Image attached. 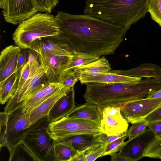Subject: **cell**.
Segmentation results:
<instances>
[{
    "instance_id": "15",
    "label": "cell",
    "mask_w": 161,
    "mask_h": 161,
    "mask_svg": "<svg viewBox=\"0 0 161 161\" xmlns=\"http://www.w3.org/2000/svg\"><path fill=\"white\" fill-rule=\"evenodd\" d=\"M21 48L13 45L6 47L0 55V89L16 72Z\"/></svg>"
},
{
    "instance_id": "10",
    "label": "cell",
    "mask_w": 161,
    "mask_h": 161,
    "mask_svg": "<svg viewBox=\"0 0 161 161\" xmlns=\"http://www.w3.org/2000/svg\"><path fill=\"white\" fill-rule=\"evenodd\" d=\"M161 107V98L147 97L130 102L120 108L123 117L131 124L144 121L145 118Z\"/></svg>"
},
{
    "instance_id": "35",
    "label": "cell",
    "mask_w": 161,
    "mask_h": 161,
    "mask_svg": "<svg viewBox=\"0 0 161 161\" xmlns=\"http://www.w3.org/2000/svg\"><path fill=\"white\" fill-rule=\"evenodd\" d=\"M30 75V69L28 62L24 65L19 71L17 88L15 93L17 92L23 86L28 79Z\"/></svg>"
},
{
    "instance_id": "31",
    "label": "cell",
    "mask_w": 161,
    "mask_h": 161,
    "mask_svg": "<svg viewBox=\"0 0 161 161\" xmlns=\"http://www.w3.org/2000/svg\"><path fill=\"white\" fill-rule=\"evenodd\" d=\"M148 123L144 120L132 124V125L128 130L129 140L133 139L144 132L147 129Z\"/></svg>"
},
{
    "instance_id": "23",
    "label": "cell",
    "mask_w": 161,
    "mask_h": 161,
    "mask_svg": "<svg viewBox=\"0 0 161 161\" xmlns=\"http://www.w3.org/2000/svg\"><path fill=\"white\" fill-rule=\"evenodd\" d=\"M128 123L120 115L102 116L101 125L104 133L109 136L118 135L128 130Z\"/></svg>"
},
{
    "instance_id": "5",
    "label": "cell",
    "mask_w": 161,
    "mask_h": 161,
    "mask_svg": "<svg viewBox=\"0 0 161 161\" xmlns=\"http://www.w3.org/2000/svg\"><path fill=\"white\" fill-rule=\"evenodd\" d=\"M50 122L47 114L31 125L21 142L35 161H54L55 141L47 131Z\"/></svg>"
},
{
    "instance_id": "30",
    "label": "cell",
    "mask_w": 161,
    "mask_h": 161,
    "mask_svg": "<svg viewBox=\"0 0 161 161\" xmlns=\"http://www.w3.org/2000/svg\"><path fill=\"white\" fill-rule=\"evenodd\" d=\"M128 137V135L124 136L108 144L102 157L107 155H111L119 152L125 143V140Z\"/></svg>"
},
{
    "instance_id": "20",
    "label": "cell",
    "mask_w": 161,
    "mask_h": 161,
    "mask_svg": "<svg viewBox=\"0 0 161 161\" xmlns=\"http://www.w3.org/2000/svg\"><path fill=\"white\" fill-rule=\"evenodd\" d=\"M70 88L69 87L64 86L31 111L30 115V125L48 114L49 111L56 102L65 94Z\"/></svg>"
},
{
    "instance_id": "25",
    "label": "cell",
    "mask_w": 161,
    "mask_h": 161,
    "mask_svg": "<svg viewBox=\"0 0 161 161\" xmlns=\"http://www.w3.org/2000/svg\"><path fill=\"white\" fill-rule=\"evenodd\" d=\"M19 72L13 74L8 79L3 87L0 89V103L4 104L16 91Z\"/></svg>"
},
{
    "instance_id": "16",
    "label": "cell",
    "mask_w": 161,
    "mask_h": 161,
    "mask_svg": "<svg viewBox=\"0 0 161 161\" xmlns=\"http://www.w3.org/2000/svg\"><path fill=\"white\" fill-rule=\"evenodd\" d=\"M74 87L60 98L49 111L48 115L51 122L65 116L76 107Z\"/></svg>"
},
{
    "instance_id": "37",
    "label": "cell",
    "mask_w": 161,
    "mask_h": 161,
    "mask_svg": "<svg viewBox=\"0 0 161 161\" xmlns=\"http://www.w3.org/2000/svg\"><path fill=\"white\" fill-rule=\"evenodd\" d=\"M128 135V130L119 135L108 136L104 133L98 135L97 140L103 143L107 144L121 137Z\"/></svg>"
},
{
    "instance_id": "34",
    "label": "cell",
    "mask_w": 161,
    "mask_h": 161,
    "mask_svg": "<svg viewBox=\"0 0 161 161\" xmlns=\"http://www.w3.org/2000/svg\"><path fill=\"white\" fill-rule=\"evenodd\" d=\"M79 80V75L76 71L75 70H69L60 82L64 86L71 88Z\"/></svg>"
},
{
    "instance_id": "32",
    "label": "cell",
    "mask_w": 161,
    "mask_h": 161,
    "mask_svg": "<svg viewBox=\"0 0 161 161\" xmlns=\"http://www.w3.org/2000/svg\"><path fill=\"white\" fill-rule=\"evenodd\" d=\"M107 144L102 143L89 149L86 155V161H94L102 157Z\"/></svg>"
},
{
    "instance_id": "3",
    "label": "cell",
    "mask_w": 161,
    "mask_h": 161,
    "mask_svg": "<svg viewBox=\"0 0 161 161\" xmlns=\"http://www.w3.org/2000/svg\"><path fill=\"white\" fill-rule=\"evenodd\" d=\"M84 95L86 103L95 104L102 110L109 106L122 108L130 102L146 97L147 88L139 81L135 84L88 83Z\"/></svg>"
},
{
    "instance_id": "33",
    "label": "cell",
    "mask_w": 161,
    "mask_h": 161,
    "mask_svg": "<svg viewBox=\"0 0 161 161\" xmlns=\"http://www.w3.org/2000/svg\"><path fill=\"white\" fill-rule=\"evenodd\" d=\"M37 11L51 13L58 3V0H34Z\"/></svg>"
},
{
    "instance_id": "1",
    "label": "cell",
    "mask_w": 161,
    "mask_h": 161,
    "mask_svg": "<svg viewBox=\"0 0 161 161\" xmlns=\"http://www.w3.org/2000/svg\"><path fill=\"white\" fill-rule=\"evenodd\" d=\"M55 17L73 50L99 57L114 54L127 31L87 14L58 11Z\"/></svg>"
},
{
    "instance_id": "14",
    "label": "cell",
    "mask_w": 161,
    "mask_h": 161,
    "mask_svg": "<svg viewBox=\"0 0 161 161\" xmlns=\"http://www.w3.org/2000/svg\"><path fill=\"white\" fill-rule=\"evenodd\" d=\"M64 86L61 82L49 83L46 79L20 104L22 112H31Z\"/></svg>"
},
{
    "instance_id": "42",
    "label": "cell",
    "mask_w": 161,
    "mask_h": 161,
    "mask_svg": "<svg viewBox=\"0 0 161 161\" xmlns=\"http://www.w3.org/2000/svg\"><path fill=\"white\" fill-rule=\"evenodd\" d=\"M111 161H128L126 158L121 156L119 153H115L111 155Z\"/></svg>"
},
{
    "instance_id": "26",
    "label": "cell",
    "mask_w": 161,
    "mask_h": 161,
    "mask_svg": "<svg viewBox=\"0 0 161 161\" xmlns=\"http://www.w3.org/2000/svg\"><path fill=\"white\" fill-rule=\"evenodd\" d=\"M77 152L66 144L59 142H55L54 161H70Z\"/></svg>"
},
{
    "instance_id": "21",
    "label": "cell",
    "mask_w": 161,
    "mask_h": 161,
    "mask_svg": "<svg viewBox=\"0 0 161 161\" xmlns=\"http://www.w3.org/2000/svg\"><path fill=\"white\" fill-rule=\"evenodd\" d=\"M112 70L108 60L102 56L98 60L87 64L80 66L74 70L79 75V80L101 74L108 72Z\"/></svg>"
},
{
    "instance_id": "41",
    "label": "cell",
    "mask_w": 161,
    "mask_h": 161,
    "mask_svg": "<svg viewBox=\"0 0 161 161\" xmlns=\"http://www.w3.org/2000/svg\"><path fill=\"white\" fill-rule=\"evenodd\" d=\"M89 149L83 151L77 152L76 154L71 159L70 161H86L87 152Z\"/></svg>"
},
{
    "instance_id": "13",
    "label": "cell",
    "mask_w": 161,
    "mask_h": 161,
    "mask_svg": "<svg viewBox=\"0 0 161 161\" xmlns=\"http://www.w3.org/2000/svg\"><path fill=\"white\" fill-rule=\"evenodd\" d=\"M154 139L149 129L141 135L125 142L119 153L128 161H137L144 157L143 154L149 144Z\"/></svg>"
},
{
    "instance_id": "4",
    "label": "cell",
    "mask_w": 161,
    "mask_h": 161,
    "mask_svg": "<svg viewBox=\"0 0 161 161\" xmlns=\"http://www.w3.org/2000/svg\"><path fill=\"white\" fill-rule=\"evenodd\" d=\"M62 34L55 16L47 13H38L19 24L12 34V39L16 46L27 49L36 39Z\"/></svg>"
},
{
    "instance_id": "6",
    "label": "cell",
    "mask_w": 161,
    "mask_h": 161,
    "mask_svg": "<svg viewBox=\"0 0 161 161\" xmlns=\"http://www.w3.org/2000/svg\"><path fill=\"white\" fill-rule=\"evenodd\" d=\"M47 131L55 141L78 135H98L104 133L101 125L84 119L66 116L48 125Z\"/></svg>"
},
{
    "instance_id": "2",
    "label": "cell",
    "mask_w": 161,
    "mask_h": 161,
    "mask_svg": "<svg viewBox=\"0 0 161 161\" xmlns=\"http://www.w3.org/2000/svg\"><path fill=\"white\" fill-rule=\"evenodd\" d=\"M149 0H86L84 14L129 29L144 18Z\"/></svg>"
},
{
    "instance_id": "43",
    "label": "cell",
    "mask_w": 161,
    "mask_h": 161,
    "mask_svg": "<svg viewBox=\"0 0 161 161\" xmlns=\"http://www.w3.org/2000/svg\"><path fill=\"white\" fill-rule=\"evenodd\" d=\"M146 97L149 98H161V89L150 93L147 95Z\"/></svg>"
},
{
    "instance_id": "7",
    "label": "cell",
    "mask_w": 161,
    "mask_h": 161,
    "mask_svg": "<svg viewBox=\"0 0 161 161\" xmlns=\"http://www.w3.org/2000/svg\"><path fill=\"white\" fill-rule=\"evenodd\" d=\"M30 113H23L19 106L10 114L7 125L0 128V144L10 152L21 143L30 126Z\"/></svg>"
},
{
    "instance_id": "19",
    "label": "cell",
    "mask_w": 161,
    "mask_h": 161,
    "mask_svg": "<svg viewBox=\"0 0 161 161\" xmlns=\"http://www.w3.org/2000/svg\"><path fill=\"white\" fill-rule=\"evenodd\" d=\"M66 116L69 118L88 120L101 124L102 110L95 104L86 103L76 107Z\"/></svg>"
},
{
    "instance_id": "11",
    "label": "cell",
    "mask_w": 161,
    "mask_h": 161,
    "mask_svg": "<svg viewBox=\"0 0 161 161\" xmlns=\"http://www.w3.org/2000/svg\"><path fill=\"white\" fill-rule=\"evenodd\" d=\"M46 80L45 71L41 65L36 70L30 72V76L23 86L8 101L4 112L10 114L14 111Z\"/></svg>"
},
{
    "instance_id": "40",
    "label": "cell",
    "mask_w": 161,
    "mask_h": 161,
    "mask_svg": "<svg viewBox=\"0 0 161 161\" xmlns=\"http://www.w3.org/2000/svg\"><path fill=\"white\" fill-rule=\"evenodd\" d=\"M144 120L148 123L161 121V107L148 115Z\"/></svg>"
},
{
    "instance_id": "12",
    "label": "cell",
    "mask_w": 161,
    "mask_h": 161,
    "mask_svg": "<svg viewBox=\"0 0 161 161\" xmlns=\"http://www.w3.org/2000/svg\"><path fill=\"white\" fill-rule=\"evenodd\" d=\"M29 48L37 53L55 55H71L73 51L69 43L61 34L36 39L31 43Z\"/></svg>"
},
{
    "instance_id": "8",
    "label": "cell",
    "mask_w": 161,
    "mask_h": 161,
    "mask_svg": "<svg viewBox=\"0 0 161 161\" xmlns=\"http://www.w3.org/2000/svg\"><path fill=\"white\" fill-rule=\"evenodd\" d=\"M5 20L14 25L30 17L37 10L34 0H0Z\"/></svg>"
},
{
    "instance_id": "38",
    "label": "cell",
    "mask_w": 161,
    "mask_h": 161,
    "mask_svg": "<svg viewBox=\"0 0 161 161\" xmlns=\"http://www.w3.org/2000/svg\"><path fill=\"white\" fill-rule=\"evenodd\" d=\"M29 52V48H21L15 73L19 72L21 67L28 62Z\"/></svg>"
},
{
    "instance_id": "36",
    "label": "cell",
    "mask_w": 161,
    "mask_h": 161,
    "mask_svg": "<svg viewBox=\"0 0 161 161\" xmlns=\"http://www.w3.org/2000/svg\"><path fill=\"white\" fill-rule=\"evenodd\" d=\"M29 48V61L30 72L37 69L41 65L37 53L34 50Z\"/></svg>"
},
{
    "instance_id": "22",
    "label": "cell",
    "mask_w": 161,
    "mask_h": 161,
    "mask_svg": "<svg viewBox=\"0 0 161 161\" xmlns=\"http://www.w3.org/2000/svg\"><path fill=\"white\" fill-rule=\"evenodd\" d=\"M98 135H76L57 142L66 144L79 152L103 143L97 141Z\"/></svg>"
},
{
    "instance_id": "29",
    "label": "cell",
    "mask_w": 161,
    "mask_h": 161,
    "mask_svg": "<svg viewBox=\"0 0 161 161\" xmlns=\"http://www.w3.org/2000/svg\"><path fill=\"white\" fill-rule=\"evenodd\" d=\"M144 157L161 159V138L154 139L148 145Z\"/></svg>"
},
{
    "instance_id": "39",
    "label": "cell",
    "mask_w": 161,
    "mask_h": 161,
    "mask_svg": "<svg viewBox=\"0 0 161 161\" xmlns=\"http://www.w3.org/2000/svg\"><path fill=\"white\" fill-rule=\"evenodd\" d=\"M147 127L153 133L154 139L161 138V121L148 123Z\"/></svg>"
},
{
    "instance_id": "17",
    "label": "cell",
    "mask_w": 161,
    "mask_h": 161,
    "mask_svg": "<svg viewBox=\"0 0 161 161\" xmlns=\"http://www.w3.org/2000/svg\"><path fill=\"white\" fill-rule=\"evenodd\" d=\"M134 77L161 78V68L156 64L144 63L128 70H111L109 72Z\"/></svg>"
},
{
    "instance_id": "28",
    "label": "cell",
    "mask_w": 161,
    "mask_h": 161,
    "mask_svg": "<svg viewBox=\"0 0 161 161\" xmlns=\"http://www.w3.org/2000/svg\"><path fill=\"white\" fill-rule=\"evenodd\" d=\"M147 11L152 19L161 27V0H149Z\"/></svg>"
},
{
    "instance_id": "27",
    "label": "cell",
    "mask_w": 161,
    "mask_h": 161,
    "mask_svg": "<svg viewBox=\"0 0 161 161\" xmlns=\"http://www.w3.org/2000/svg\"><path fill=\"white\" fill-rule=\"evenodd\" d=\"M9 154V161H34L31 154L21 142L17 145Z\"/></svg>"
},
{
    "instance_id": "9",
    "label": "cell",
    "mask_w": 161,
    "mask_h": 161,
    "mask_svg": "<svg viewBox=\"0 0 161 161\" xmlns=\"http://www.w3.org/2000/svg\"><path fill=\"white\" fill-rule=\"evenodd\" d=\"M37 53L40 64L45 71L47 81L50 83L60 82L68 71L72 55Z\"/></svg>"
},
{
    "instance_id": "24",
    "label": "cell",
    "mask_w": 161,
    "mask_h": 161,
    "mask_svg": "<svg viewBox=\"0 0 161 161\" xmlns=\"http://www.w3.org/2000/svg\"><path fill=\"white\" fill-rule=\"evenodd\" d=\"M100 57L88 53L73 50L68 70H72L80 66L93 62Z\"/></svg>"
},
{
    "instance_id": "18",
    "label": "cell",
    "mask_w": 161,
    "mask_h": 161,
    "mask_svg": "<svg viewBox=\"0 0 161 161\" xmlns=\"http://www.w3.org/2000/svg\"><path fill=\"white\" fill-rule=\"evenodd\" d=\"M141 79V78L132 77L108 72L81 79L79 80L81 84L97 82L131 84L137 83Z\"/></svg>"
}]
</instances>
